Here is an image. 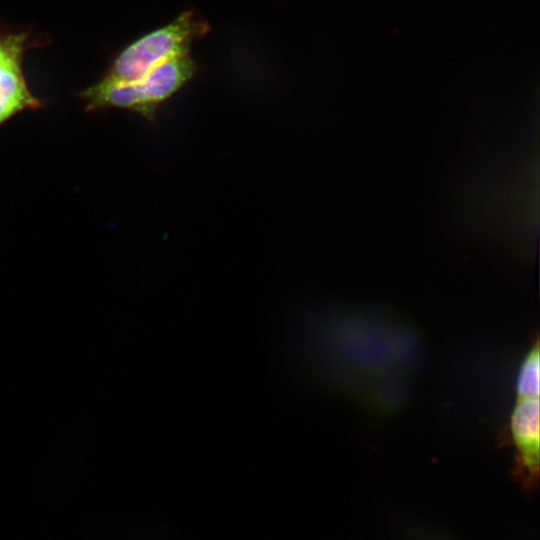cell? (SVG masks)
<instances>
[{"label": "cell", "mask_w": 540, "mask_h": 540, "mask_svg": "<svg viewBox=\"0 0 540 540\" xmlns=\"http://www.w3.org/2000/svg\"><path fill=\"white\" fill-rule=\"evenodd\" d=\"M196 64L188 55L163 63L134 81L103 78L82 92L87 110L119 107L134 110L147 119L155 117L158 107L195 74Z\"/></svg>", "instance_id": "cell-1"}, {"label": "cell", "mask_w": 540, "mask_h": 540, "mask_svg": "<svg viewBox=\"0 0 540 540\" xmlns=\"http://www.w3.org/2000/svg\"><path fill=\"white\" fill-rule=\"evenodd\" d=\"M208 30V24L200 16L185 11L126 47L104 77L115 81L137 80L163 63L188 55L191 44Z\"/></svg>", "instance_id": "cell-2"}, {"label": "cell", "mask_w": 540, "mask_h": 540, "mask_svg": "<svg viewBox=\"0 0 540 540\" xmlns=\"http://www.w3.org/2000/svg\"><path fill=\"white\" fill-rule=\"evenodd\" d=\"M539 397L516 400L508 430L516 450L512 473L525 492H533L539 480Z\"/></svg>", "instance_id": "cell-3"}, {"label": "cell", "mask_w": 540, "mask_h": 540, "mask_svg": "<svg viewBox=\"0 0 540 540\" xmlns=\"http://www.w3.org/2000/svg\"><path fill=\"white\" fill-rule=\"evenodd\" d=\"M24 50L0 58V125L24 109H38L42 101L29 90L22 71Z\"/></svg>", "instance_id": "cell-4"}, {"label": "cell", "mask_w": 540, "mask_h": 540, "mask_svg": "<svg viewBox=\"0 0 540 540\" xmlns=\"http://www.w3.org/2000/svg\"><path fill=\"white\" fill-rule=\"evenodd\" d=\"M539 339L522 360L516 378V400L539 397L540 393V357Z\"/></svg>", "instance_id": "cell-5"}, {"label": "cell", "mask_w": 540, "mask_h": 540, "mask_svg": "<svg viewBox=\"0 0 540 540\" xmlns=\"http://www.w3.org/2000/svg\"><path fill=\"white\" fill-rule=\"evenodd\" d=\"M28 47L29 33L0 31V58L17 50L25 51Z\"/></svg>", "instance_id": "cell-6"}]
</instances>
